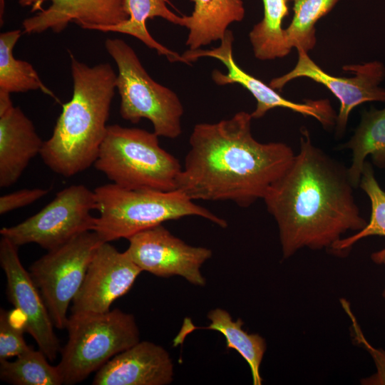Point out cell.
Instances as JSON below:
<instances>
[{
	"mask_svg": "<svg viewBox=\"0 0 385 385\" xmlns=\"http://www.w3.org/2000/svg\"><path fill=\"white\" fill-rule=\"evenodd\" d=\"M354 188L348 168L302 128L298 153L262 199L277 222L283 258L304 247L330 250L342 234L365 227Z\"/></svg>",
	"mask_w": 385,
	"mask_h": 385,
	"instance_id": "6da1fadb",
	"label": "cell"
},
{
	"mask_svg": "<svg viewBox=\"0 0 385 385\" xmlns=\"http://www.w3.org/2000/svg\"><path fill=\"white\" fill-rule=\"evenodd\" d=\"M252 119L240 111L217 123L196 124L176 190L192 200H230L242 207L263 199L295 154L284 143L255 139Z\"/></svg>",
	"mask_w": 385,
	"mask_h": 385,
	"instance_id": "7a4b0ae2",
	"label": "cell"
},
{
	"mask_svg": "<svg viewBox=\"0 0 385 385\" xmlns=\"http://www.w3.org/2000/svg\"><path fill=\"white\" fill-rule=\"evenodd\" d=\"M73 90L63 105L40 155L54 173L69 178L94 164L105 138L117 75L111 66H88L70 53Z\"/></svg>",
	"mask_w": 385,
	"mask_h": 385,
	"instance_id": "3957f363",
	"label": "cell"
},
{
	"mask_svg": "<svg viewBox=\"0 0 385 385\" xmlns=\"http://www.w3.org/2000/svg\"><path fill=\"white\" fill-rule=\"evenodd\" d=\"M99 216L93 228L103 242L133 235L163 222L198 216L225 228L227 222L198 205L183 192L128 190L113 183L94 190Z\"/></svg>",
	"mask_w": 385,
	"mask_h": 385,
	"instance_id": "277c9868",
	"label": "cell"
},
{
	"mask_svg": "<svg viewBox=\"0 0 385 385\" xmlns=\"http://www.w3.org/2000/svg\"><path fill=\"white\" fill-rule=\"evenodd\" d=\"M95 168L128 190H176L182 165L161 148L158 135L138 128L108 125Z\"/></svg>",
	"mask_w": 385,
	"mask_h": 385,
	"instance_id": "5b68a950",
	"label": "cell"
},
{
	"mask_svg": "<svg viewBox=\"0 0 385 385\" xmlns=\"http://www.w3.org/2000/svg\"><path fill=\"white\" fill-rule=\"evenodd\" d=\"M68 339L57 365L63 384L81 382L120 352L140 341L135 317L119 309L74 313L66 328Z\"/></svg>",
	"mask_w": 385,
	"mask_h": 385,
	"instance_id": "8992f818",
	"label": "cell"
},
{
	"mask_svg": "<svg viewBox=\"0 0 385 385\" xmlns=\"http://www.w3.org/2000/svg\"><path fill=\"white\" fill-rule=\"evenodd\" d=\"M105 46L118 70L116 88L120 96L121 117L132 123L148 119L158 136L172 139L180 136L184 110L178 96L148 75L125 41L107 38Z\"/></svg>",
	"mask_w": 385,
	"mask_h": 385,
	"instance_id": "52a82bcc",
	"label": "cell"
},
{
	"mask_svg": "<svg viewBox=\"0 0 385 385\" xmlns=\"http://www.w3.org/2000/svg\"><path fill=\"white\" fill-rule=\"evenodd\" d=\"M103 242L96 232L87 231L48 250L31 265L29 274L56 328H66L69 304L78 292L91 260Z\"/></svg>",
	"mask_w": 385,
	"mask_h": 385,
	"instance_id": "ba28073f",
	"label": "cell"
},
{
	"mask_svg": "<svg viewBox=\"0 0 385 385\" xmlns=\"http://www.w3.org/2000/svg\"><path fill=\"white\" fill-rule=\"evenodd\" d=\"M94 191L83 185H73L58 192L38 212L11 227L1 229V237L17 247L36 243L51 250L74 237L93 231L96 217Z\"/></svg>",
	"mask_w": 385,
	"mask_h": 385,
	"instance_id": "9c48e42d",
	"label": "cell"
},
{
	"mask_svg": "<svg viewBox=\"0 0 385 385\" xmlns=\"http://www.w3.org/2000/svg\"><path fill=\"white\" fill-rule=\"evenodd\" d=\"M297 50L298 61L294 68L286 74L272 79L269 86L274 90H281L290 81L302 77L324 86L340 103L335 122L337 135L344 132L349 114L355 107L365 102L385 103V88L379 86L385 77V68L381 62L373 61L363 64L346 65L343 70L354 76L338 77L322 70L302 48H297Z\"/></svg>",
	"mask_w": 385,
	"mask_h": 385,
	"instance_id": "30bf717a",
	"label": "cell"
},
{
	"mask_svg": "<svg viewBox=\"0 0 385 385\" xmlns=\"http://www.w3.org/2000/svg\"><path fill=\"white\" fill-rule=\"evenodd\" d=\"M128 240L125 251L142 271L161 277L178 275L193 285H205L200 268L212 257L211 250L185 243L162 224L139 232Z\"/></svg>",
	"mask_w": 385,
	"mask_h": 385,
	"instance_id": "8fae6325",
	"label": "cell"
},
{
	"mask_svg": "<svg viewBox=\"0 0 385 385\" xmlns=\"http://www.w3.org/2000/svg\"><path fill=\"white\" fill-rule=\"evenodd\" d=\"M233 41V34L227 29L218 47L210 50L189 49L182 55V58L186 63L205 56L221 61L227 68V73L225 74L214 70L212 73L214 82L220 86L238 83L246 88L257 101L256 108L251 113L252 118H262L271 109L284 108L313 117L324 128L335 123L337 115L328 100H307L303 103L289 101L269 85L242 69L234 59Z\"/></svg>",
	"mask_w": 385,
	"mask_h": 385,
	"instance_id": "7c38bea8",
	"label": "cell"
},
{
	"mask_svg": "<svg viewBox=\"0 0 385 385\" xmlns=\"http://www.w3.org/2000/svg\"><path fill=\"white\" fill-rule=\"evenodd\" d=\"M0 264L6 277L8 299L19 313L25 331L33 337L48 359L53 361L61 349L47 307L21 262L18 247L3 237L0 241Z\"/></svg>",
	"mask_w": 385,
	"mask_h": 385,
	"instance_id": "4fadbf2b",
	"label": "cell"
},
{
	"mask_svg": "<svg viewBox=\"0 0 385 385\" xmlns=\"http://www.w3.org/2000/svg\"><path fill=\"white\" fill-rule=\"evenodd\" d=\"M142 272L126 251L120 252L109 242H103L72 301L71 314L108 312L113 302L130 289Z\"/></svg>",
	"mask_w": 385,
	"mask_h": 385,
	"instance_id": "5bb4252c",
	"label": "cell"
},
{
	"mask_svg": "<svg viewBox=\"0 0 385 385\" xmlns=\"http://www.w3.org/2000/svg\"><path fill=\"white\" fill-rule=\"evenodd\" d=\"M21 6H31L36 15L24 19V32L38 34L48 29L63 31L73 22L86 29L116 25L129 15L126 0H19Z\"/></svg>",
	"mask_w": 385,
	"mask_h": 385,
	"instance_id": "9a60e30c",
	"label": "cell"
},
{
	"mask_svg": "<svg viewBox=\"0 0 385 385\" xmlns=\"http://www.w3.org/2000/svg\"><path fill=\"white\" fill-rule=\"evenodd\" d=\"M170 354L163 346L139 341L101 367L93 385H167L173 381Z\"/></svg>",
	"mask_w": 385,
	"mask_h": 385,
	"instance_id": "2e32d148",
	"label": "cell"
},
{
	"mask_svg": "<svg viewBox=\"0 0 385 385\" xmlns=\"http://www.w3.org/2000/svg\"><path fill=\"white\" fill-rule=\"evenodd\" d=\"M32 121L19 106L0 113V187L8 188L22 175L43 144Z\"/></svg>",
	"mask_w": 385,
	"mask_h": 385,
	"instance_id": "e0dca14e",
	"label": "cell"
},
{
	"mask_svg": "<svg viewBox=\"0 0 385 385\" xmlns=\"http://www.w3.org/2000/svg\"><path fill=\"white\" fill-rule=\"evenodd\" d=\"M210 323L207 327H197L186 318L182 328L173 341V345L180 344L185 337L197 329H211L220 332L226 339V347L237 351L247 362L250 368L254 385H261L262 379L260 373L261 363L267 349L265 339L257 334H249L242 329L241 319L234 321L230 313L216 308L209 312Z\"/></svg>",
	"mask_w": 385,
	"mask_h": 385,
	"instance_id": "ac0fdd59",
	"label": "cell"
},
{
	"mask_svg": "<svg viewBox=\"0 0 385 385\" xmlns=\"http://www.w3.org/2000/svg\"><path fill=\"white\" fill-rule=\"evenodd\" d=\"M194 9L186 16L189 29L186 45L196 50L212 41L222 40L227 27L241 21L245 10L242 0H190Z\"/></svg>",
	"mask_w": 385,
	"mask_h": 385,
	"instance_id": "d6986e66",
	"label": "cell"
},
{
	"mask_svg": "<svg viewBox=\"0 0 385 385\" xmlns=\"http://www.w3.org/2000/svg\"><path fill=\"white\" fill-rule=\"evenodd\" d=\"M168 0H126L128 19L116 25L100 28L98 31H113L130 35L141 41L158 54L165 56L170 61L185 63L178 53L156 41L149 34L146 21L155 17H161L168 21L181 26H186V16H180L167 6Z\"/></svg>",
	"mask_w": 385,
	"mask_h": 385,
	"instance_id": "ffe728a7",
	"label": "cell"
},
{
	"mask_svg": "<svg viewBox=\"0 0 385 385\" xmlns=\"http://www.w3.org/2000/svg\"><path fill=\"white\" fill-rule=\"evenodd\" d=\"M351 151L348 168L351 183L359 186L366 158L371 155L376 163L385 165V108L364 111L354 134L345 144Z\"/></svg>",
	"mask_w": 385,
	"mask_h": 385,
	"instance_id": "44dd1931",
	"label": "cell"
},
{
	"mask_svg": "<svg viewBox=\"0 0 385 385\" xmlns=\"http://www.w3.org/2000/svg\"><path fill=\"white\" fill-rule=\"evenodd\" d=\"M288 1L262 0L263 19L249 34L257 58L265 61L282 58L292 49L282 26L283 19L289 14Z\"/></svg>",
	"mask_w": 385,
	"mask_h": 385,
	"instance_id": "7402d4cb",
	"label": "cell"
},
{
	"mask_svg": "<svg viewBox=\"0 0 385 385\" xmlns=\"http://www.w3.org/2000/svg\"><path fill=\"white\" fill-rule=\"evenodd\" d=\"M21 30L0 34V92L11 93L41 90L53 98L29 63L15 58L13 49L21 37Z\"/></svg>",
	"mask_w": 385,
	"mask_h": 385,
	"instance_id": "603a6c76",
	"label": "cell"
},
{
	"mask_svg": "<svg viewBox=\"0 0 385 385\" xmlns=\"http://www.w3.org/2000/svg\"><path fill=\"white\" fill-rule=\"evenodd\" d=\"M14 361H0V378L14 385H61L62 376L57 367L51 365L40 350L30 347Z\"/></svg>",
	"mask_w": 385,
	"mask_h": 385,
	"instance_id": "cb8c5ba5",
	"label": "cell"
},
{
	"mask_svg": "<svg viewBox=\"0 0 385 385\" xmlns=\"http://www.w3.org/2000/svg\"><path fill=\"white\" fill-rule=\"evenodd\" d=\"M359 187L371 202L370 220L356 234L337 242L330 250L334 255H346L347 251L362 238L373 235L385 237V191L379 185L372 166L367 161H365L363 167Z\"/></svg>",
	"mask_w": 385,
	"mask_h": 385,
	"instance_id": "d4e9b609",
	"label": "cell"
},
{
	"mask_svg": "<svg viewBox=\"0 0 385 385\" xmlns=\"http://www.w3.org/2000/svg\"><path fill=\"white\" fill-rule=\"evenodd\" d=\"M294 15L285 29L286 37L292 48H302L305 51L316 44L315 24L327 14L339 0H291Z\"/></svg>",
	"mask_w": 385,
	"mask_h": 385,
	"instance_id": "484cf974",
	"label": "cell"
},
{
	"mask_svg": "<svg viewBox=\"0 0 385 385\" xmlns=\"http://www.w3.org/2000/svg\"><path fill=\"white\" fill-rule=\"evenodd\" d=\"M340 302L351 322V333L353 341L354 343L361 345L369 352L376 369V371L374 374L361 379V384L385 385V349L376 348L367 341L351 309L349 302L344 299H341Z\"/></svg>",
	"mask_w": 385,
	"mask_h": 385,
	"instance_id": "4316f807",
	"label": "cell"
},
{
	"mask_svg": "<svg viewBox=\"0 0 385 385\" xmlns=\"http://www.w3.org/2000/svg\"><path fill=\"white\" fill-rule=\"evenodd\" d=\"M12 314L5 309L0 310V361L17 356L28 350L23 335V326L14 320ZM20 322V321H19Z\"/></svg>",
	"mask_w": 385,
	"mask_h": 385,
	"instance_id": "83f0119b",
	"label": "cell"
},
{
	"mask_svg": "<svg viewBox=\"0 0 385 385\" xmlns=\"http://www.w3.org/2000/svg\"><path fill=\"white\" fill-rule=\"evenodd\" d=\"M48 192L41 188L23 189L4 195L0 197V214L4 215L18 208L31 205Z\"/></svg>",
	"mask_w": 385,
	"mask_h": 385,
	"instance_id": "f1b7e54d",
	"label": "cell"
},
{
	"mask_svg": "<svg viewBox=\"0 0 385 385\" xmlns=\"http://www.w3.org/2000/svg\"><path fill=\"white\" fill-rule=\"evenodd\" d=\"M371 260L376 264H383L385 265V248L374 252L371 256ZM382 296L385 300V287Z\"/></svg>",
	"mask_w": 385,
	"mask_h": 385,
	"instance_id": "f546056e",
	"label": "cell"
}]
</instances>
